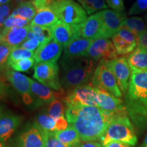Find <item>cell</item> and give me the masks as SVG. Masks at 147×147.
<instances>
[{
  "mask_svg": "<svg viewBox=\"0 0 147 147\" xmlns=\"http://www.w3.org/2000/svg\"><path fill=\"white\" fill-rule=\"evenodd\" d=\"M65 118L78 132L82 141L101 140L116 117L95 106H65Z\"/></svg>",
  "mask_w": 147,
  "mask_h": 147,
  "instance_id": "cell-1",
  "label": "cell"
},
{
  "mask_svg": "<svg viewBox=\"0 0 147 147\" xmlns=\"http://www.w3.org/2000/svg\"><path fill=\"white\" fill-rule=\"evenodd\" d=\"M60 65L61 84L64 89L69 91L91 80L97 66V61L84 57H63Z\"/></svg>",
  "mask_w": 147,
  "mask_h": 147,
  "instance_id": "cell-2",
  "label": "cell"
},
{
  "mask_svg": "<svg viewBox=\"0 0 147 147\" xmlns=\"http://www.w3.org/2000/svg\"><path fill=\"white\" fill-rule=\"evenodd\" d=\"M100 140L103 146L113 141L124 142L132 146H135L138 142L134 127L127 116L114 119Z\"/></svg>",
  "mask_w": 147,
  "mask_h": 147,
  "instance_id": "cell-3",
  "label": "cell"
},
{
  "mask_svg": "<svg viewBox=\"0 0 147 147\" xmlns=\"http://www.w3.org/2000/svg\"><path fill=\"white\" fill-rule=\"evenodd\" d=\"M51 8L57 16L59 21L67 25H80L87 18L84 9L74 0L55 1Z\"/></svg>",
  "mask_w": 147,
  "mask_h": 147,
  "instance_id": "cell-4",
  "label": "cell"
},
{
  "mask_svg": "<svg viewBox=\"0 0 147 147\" xmlns=\"http://www.w3.org/2000/svg\"><path fill=\"white\" fill-rule=\"evenodd\" d=\"M92 86L98 89H104L117 97H122L118 82L115 75L108 68L105 60H101L97 64L91 80Z\"/></svg>",
  "mask_w": 147,
  "mask_h": 147,
  "instance_id": "cell-5",
  "label": "cell"
},
{
  "mask_svg": "<svg viewBox=\"0 0 147 147\" xmlns=\"http://www.w3.org/2000/svg\"><path fill=\"white\" fill-rule=\"evenodd\" d=\"M59 66L57 62L35 64L34 78L40 83L55 91L63 89L59 78Z\"/></svg>",
  "mask_w": 147,
  "mask_h": 147,
  "instance_id": "cell-6",
  "label": "cell"
},
{
  "mask_svg": "<svg viewBox=\"0 0 147 147\" xmlns=\"http://www.w3.org/2000/svg\"><path fill=\"white\" fill-rule=\"evenodd\" d=\"M65 106L97 107L96 88L83 84L70 90L64 98Z\"/></svg>",
  "mask_w": 147,
  "mask_h": 147,
  "instance_id": "cell-7",
  "label": "cell"
},
{
  "mask_svg": "<svg viewBox=\"0 0 147 147\" xmlns=\"http://www.w3.org/2000/svg\"><path fill=\"white\" fill-rule=\"evenodd\" d=\"M96 88V87H95ZM97 107L115 117L127 115V110L123 101L104 89L96 88Z\"/></svg>",
  "mask_w": 147,
  "mask_h": 147,
  "instance_id": "cell-8",
  "label": "cell"
},
{
  "mask_svg": "<svg viewBox=\"0 0 147 147\" xmlns=\"http://www.w3.org/2000/svg\"><path fill=\"white\" fill-rule=\"evenodd\" d=\"M106 64L115 75L121 93H126L128 91L131 75L127 57L121 56L112 60L106 61Z\"/></svg>",
  "mask_w": 147,
  "mask_h": 147,
  "instance_id": "cell-9",
  "label": "cell"
},
{
  "mask_svg": "<svg viewBox=\"0 0 147 147\" xmlns=\"http://www.w3.org/2000/svg\"><path fill=\"white\" fill-rule=\"evenodd\" d=\"M118 56L111 40L106 38H98L93 40L84 57L97 61L101 60H112L118 57Z\"/></svg>",
  "mask_w": 147,
  "mask_h": 147,
  "instance_id": "cell-10",
  "label": "cell"
},
{
  "mask_svg": "<svg viewBox=\"0 0 147 147\" xmlns=\"http://www.w3.org/2000/svg\"><path fill=\"white\" fill-rule=\"evenodd\" d=\"M102 24V38H112L118 32L121 24L127 18L125 12H119L105 9L98 12Z\"/></svg>",
  "mask_w": 147,
  "mask_h": 147,
  "instance_id": "cell-11",
  "label": "cell"
},
{
  "mask_svg": "<svg viewBox=\"0 0 147 147\" xmlns=\"http://www.w3.org/2000/svg\"><path fill=\"white\" fill-rule=\"evenodd\" d=\"M6 77L14 89L21 95L22 100L25 105L32 106L36 103L31 91L29 78L23 74L12 69L7 71Z\"/></svg>",
  "mask_w": 147,
  "mask_h": 147,
  "instance_id": "cell-12",
  "label": "cell"
},
{
  "mask_svg": "<svg viewBox=\"0 0 147 147\" xmlns=\"http://www.w3.org/2000/svg\"><path fill=\"white\" fill-rule=\"evenodd\" d=\"M127 101L142 102L147 99V71H132Z\"/></svg>",
  "mask_w": 147,
  "mask_h": 147,
  "instance_id": "cell-13",
  "label": "cell"
},
{
  "mask_svg": "<svg viewBox=\"0 0 147 147\" xmlns=\"http://www.w3.org/2000/svg\"><path fill=\"white\" fill-rule=\"evenodd\" d=\"M112 40L117 54L121 56L130 54L137 46V36L128 29L122 27L112 37Z\"/></svg>",
  "mask_w": 147,
  "mask_h": 147,
  "instance_id": "cell-14",
  "label": "cell"
},
{
  "mask_svg": "<svg viewBox=\"0 0 147 147\" xmlns=\"http://www.w3.org/2000/svg\"><path fill=\"white\" fill-rule=\"evenodd\" d=\"M31 91L34 95L36 104L39 105L50 104L55 99L65 98L63 89L60 91H53L51 88L47 87L34 80L29 78Z\"/></svg>",
  "mask_w": 147,
  "mask_h": 147,
  "instance_id": "cell-15",
  "label": "cell"
},
{
  "mask_svg": "<svg viewBox=\"0 0 147 147\" xmlns=\"http://www.w3.org/2000/svg\"><path fill=\"white\" fill-rule=\"evenodd\" d=\"M77 36L95 40L102 38V24L98 12L92 14L77 25Z\"/></svg>",
  "mask_w": 147,
  "mask_h": 147,
  "instance_id": "cell-16",
  "label": "cell"
},
{
  "mask_svg": "<svg viewBox=\"0 0 147 147\" xmlns=\"http://www.w3.org/2000/svg\"><path fill=\"white\" fill-rule=\"evenodd\" d=\"M63 47L54 40L38 47L35 51L34 58L36 63L45 62H57L61 55Z\"/></svg>",
  "mask_w": 147,
  "mask_h": 147,
  "instance_id": "cell-17",
  "label": "cell"
},
{
  "mask_svg": "<svg viewBox=\"0 0 147 147\" xmlns=\"http://www.w3.org/2000/svg\"><path fill=\"white\" fill-rule=\"evenodd\" d=\"M45 131L34 123L18 138L16 147H45Z\"/></svg>",
  "mask_w": 147,
  "mask_h": 147,
  "instance_id": "cell-18",
  "label": "cell"
},
{
  "mask_svg": "<svg viewBox=\"0 0 147 147\" xmlns=\"http://www.w3.org/2000/svg\"><path fill=\"white\" fill-rule=\"evenodd\" d=\"M30 29L31 25L22 28L13 27L9 29H1L0 45L7 46L11 49L19 47L26 40L27 35Z\"/></svg>",
  "mask_w": 147,
  "mask_h": 147,
  "instance_id": "cell-19",
  "label": "cell"
},
{
  "mask_svg": "<svg viewBox=\"0 0 147 147\" xmlns=\"http://www.w3.org/2000/svg\"><path fill=\"white\" fill-rule=\"evenodd\" d=\"M53 38L63 48L77 36V25H67L59 21L51 27Z\"/></svg>",
  "mask_w": 147,
  "mask_h": 147,
  "instance_id": "cell-20",
  "label": "cell"
},
{
  "mask_svg": "<svg viewBox=\"0 0 147 147\" xmlns=\"http://www.w3.org/2000/svg\"><path fill=\"white\" fill-rule=\"evenodd\" d=\"M93 40L81 36H76L64 47V57H85Z\"/></svg>",
  "mask_w": 147,
  "mask_h": 147,
  "instance_id": "cell-21",
  "label": "cell"
},
{
  "mask_svg": "<svg viewBox=\"0 0 147 147\" xmlns=\"http://www.w3.org/2000/svg\"><path fill=\"white\" fill-rule=\"evenodd\" d=\"M22 117L11 113L0 115V140L5 142L17 129Z\"/></svg>",
  "mask_w": 147,
  "mask_h": 147,
  "instance_id": "cell-22",
  "label": "cell"
},
{
  "mask_svg": "<svg viewBox=\"0 0 147 147\" xmlns=\"http://www.w3.org/2000/svg\"><path fill=\"white\" fill-rule=\"evenodd\" d=\"M59 21L57 16L51 7L37 10L36 15L31 21V25L51 27Z\"/></svg>",
  "mask_w": 147,
  "mask_h": 147,
  "instance_id": "cell-23",
  "label": "cell"
},
{
  "mask_svg": "<svg viewBox=\"0 0 147 147\" xmlns=\"http://www.w3.org/2000/svg\"><path fill=\"white\" fill-rule=\"evenodd\" d=\"M132 71H147V51L137 48L127 56Z\"/></svg>",
  "mask_w": 147,
  "mask_h": 147,
  "instance_id": "cell-24",
  "label": "cell"
},
{
  "mask_svg": "<svg viewBox=\"0 0 147 147\" xmlns=\"http://www.w3.org/2000/svg\"><path fill=\"white\" fill-rule=\"evenodd\" d=\"M55 137L60 142L70 147L76 146L81 142V138L75 128L69 125L65 129L54 132Z\"/></svg>",
  "mask_w": 147,
  "mask_h": 147,
  "instance_id": "cell-25",
  "label": "cell"
},
{
  "mask_svg": "<svg viewBox=\"0 0 147 147\" xmlns=\"http://www.w3.org/2000/svg\"><path fill=\"white\" fill-rule=\"evenodd\" d=\"M125 28L138 36L147 30L146 24L142 17L132 16L127 18L121 24V28Z\"/></svg>",
  "mask_w": 147,
  "mask_h": 147,
  "instance_id": "cell-26",
  "label": "cell"
},
{
  "mask_svg": "<svg viewBox=\"0 0 147 147\" xmlns=\"http://www.w3.org/2000/svg\"><path fill=\"white\" fill-rule=\"evenodd\" d=\"M36 12L37 10L32 1H27L18 3L14 10L12 12V14L32 21Z\"/></svg>",
  "mask_w": 147,
  "mask_h": 147,
  "instance_id": "cell-27",
  "label": "cell"
},
{
  "mask_svg": "<svg viewBox=\"0 0 147 147\" xmlns=\"http://www.w3.org/2000/svg\"><path fill=\"white\" fill-rule=\"evenodd\" d=\"M35 124L45 132H56V119H53L47 113H41L35 119Z\"/></svg>",
  "mask_w": 147,
  "mask_h": 147,
  "instance_id": "cell-28",
  "label": "cell"
},
{
  "mask_svg": "<svg viewBox=\"0 0 147 147\" xmlns=\"http://www.w3.org/2000/svg\"><path fill=\"white\" fill-rule=\"evenodd\" d=\"M87 14H92L99 10L108 9L106 0H77Z\"/></svg>",
  "mask_w": 147,
  "mask_h": 147,
  "instance_id": "cell-29",
  "label": "cell"
},
{
  "mask_svg": "<svg viewBox=\"0 0 147 147\" xmlns=\"http://www.w3.org/2000/svg\"><path fill=\"white\" fill-rule=\"evenodd\" d=\"M31 30L34 33V39L38 40L41 45L53 39V33L51 27L31 25Z\"/></svg>",
  "mask_w": 147,
  "mask_h": 147,
  "instance_id": "cell-30",
  "label": "cell"
},
{
  "mask_svg": "<svg viewBox=\"0 0 147 147\" xmlns=\"http://www.w3.org/2000/svg\"><path fill=\"white\" fill-rule=\"evenodd\" d=\"M65 108L63 103L59 99H55L48 106L47 114L55 119L65 117Z\"/></svg>",
  "mask_w": 147,
  "mask_h": 147,
  "instance_id": "cell-31",
  "label": "cell"
},
{
  "mask_svg": "<svg viewBox=\"0 0 147 147\" xmlns=\"http://www.w3.org/2000/svg\"><path fill=\"white\" fill-rule=\"evenodd\" d=\"M34 52L25 50V49H22L21 47L12 49L8 61V67L9 64L12 63V62L17 61L24 59L34 58Z\"/></svg>",
  "mask_w": 147,
  "mask_h": 147,
  "instance_id": "cell-32",
  "label": "cell"
},
{
  "mask_svg": "<svg viewBox=\"0 0 147 147\" xmlns=\"http://www.w3.org/2000/svg\"><path fill=\"white\" fill-rule=\"evenodd\" d=\"M35 60L34 58H29V59H24L17 61L12 62L8 65V67H11L12 70L16 71H27L29 70L32 67L35 65Z\"/></svg>",
  "mask_w": 147,
  "mask_h": 147,
  "instance_id": "cell-33",
  "label": "cell"
},
{
  "mask_svg": "<svg viewBox=\"0 0 147 147\" xmlns=\"http://www.w3.org/2000/svg\"><path fill=\"white\" fill-rule=\"evenodd\" d=\"M45 147H70L66 145L55 137L54 132H45Z\"/></svg>",
  "mask_w": 147,
  "mask_h": 147,
  "instance_id": "cell-34",
  "label": "cell"
},
{
  "mask_svg": "<svg viewBox=\"0 0 147 147\" xmlns=\"http://www.w3.org/2000/svg\"><path fill=\"white\" fill-rule=\"evenodd\" d=\"M11 50L10 47L0 45V70H3L8 67V61Z\"/></svg>",
  "mask_w": 147,
  "mask_h": 147,
  "instance_id": "cell-35",
  "label": "cell"
},
{
  "mask_svg": "<svg viewBox=\"0 0 147 147\" xmlns=\"http://www.w3.org/2000/svg\"><path fill=\"white\" fill-rule=\"evenodd\" d=\"M147 10V0H136L129 11V15H134L144 12Z\"/></svg>",
  "mask_w": 147,
  "mask_h": 147,
  "instance_id": "cell-36",
  "label": "cell"
},
{
  "mask_svg": "<svg viewBox=\"0 0 147 147\" xmlns=\"http://www.w3.org/2000/svg\"><path fill=\"white\" fill-rule=\"evenodd\" d=\"M12 9V5L11 3L0 5V29L3 26V23L7 18L10 16L11 11Z\"/></svg>",
  "mask_w": 147,
  "mask_h": 147,
  "instance_id": "cell-37",
  "label": "cell"
},
{
  "mask_svg": "<svg viewBox=\"0 0 147 147\" xmlns=\"http://www.w3.org/2000/svg\"><path fill=\"white\" fill-rule=\"evenodd\" d=\"M41 45H40V42L36 39H32V40H25L22 45L20 46L19 47L22 48V49H25L29 51H32V52H34L37 49H38V47Z\"/></svg>",
  "mask_w": 147,
  "mask_h": 147,
  "instance_id": "cell-38",
  "label": "cell"
},
{
  "mask_svg": "<svg viewBox=\"0 0 147 147\" xmlns=\"http://www.w3.org/2000/svg\"><path fill=\"white\" fill-rule=\"evenodd\" d=\"M108 7L116 12H125V5L123 0H106Z\"/></svg>",
  "mask_w": 147,
  "mask_h": 147,
  "instance_id": "cell-39",
  "label": "cell"
},
{
  "mask_svg": "<svg viewBox=\"0 0 147 147\" xmlns=\"http://www.w3.org/2000/svg\"><path fill=\"white\" fill-rule=\"evenodd\" d=\"M37 10L40 9L51 7L55 2V0H31Z\"/></svg>",
  "mask_w": 147,
  "mask_h": 147,
  "instance_id": "cell-40",
  "label": "cell"
},
{
  "mask_svg": "<svg viewBox=\"0 0 147 147\" xmlns=\"http://www.w3.org/2000/svg\"><path fill=\"white\" fill-rule=\"evenodd\" d=\"M137 48L147 51V30L137 36Z\"/></svg>",
  "mask_w": 147,
  "mask_h": 147,
  "instance_id": "cell-41",
  "label": "cell"
},
{
  "mask_svg": "<svg viewBox=\"0 0 147 147\" xmlns=\"http://www.w3.org/2000/svg\"><path fill=\"white\" fill-rule=\"evenodd\" d=\"M56 131H60L65 129L69 126V123L67 122V119L65 117H61L60 118L56 119Z\"/></svg>",
  "mask_w": 147,
  "mask_h": 147,
  "instance_id": "cell-42",
  "label": "cell"
},
{
  "mask_svg": "<svg viewBox=\"0 0 147 147\" xmlns=\"http://www.w3.org/2000/svg\"><path fill=\"white\" fill-rule=\"evenodd\" d=\"M77 146L78 147H103L102 144L95 141H81Z\"/></svg>",
  "mask_w": 147,
  "mask_h": 147,
  "instance_id": "cell-43",
  "label": "cell"
},
{
  "mask_svg": "<svg viewBox=\"0 0 147 147\" xmlns=\"http://www.w3.org/2000/svg\"><path fill=\"white\" fill-rule=\"evenodd\" d=\"M104 147H132V146L124 142L113 141V142L108 143L107 144L104 146Z\"/></svg>",
  "mask_w": 147,
  "mask_h": 147,
  "instance_id": "cell-44",
  "label": "cell"
},
{
  "mask_svg": "<svg viewBox=\"0 0 147 147\" xmlns=\"http://www.w3.org/2000/svg\"><path fill=\"white\" fill-rule=\"evenodd\" d=\"M12 0H0V5L2 4H8L10 3Z\"/></svg>",
  "mask_w": 147,
  "mask_h": 147,
  "instance_id": "cell-45",
  "label": "cell"
},
{
  "mask_svg": "<svg viewBox=\"0 0 147 147\" xmlns=\"http://www.w3.org/2000/svg\"><path fill=\"white\" fill-rule=\"evenodd\" d=\"M141 147H147V136L145 137V138L144 140V142H143Z\"/></svg>",
  "mask_w": 147,
  "mask_h": 147,
  "instance_id": "cell-46",
  "label": "cell"
},
{
  "mask_svg": "<svg viewBox=\"0 0 147 147\" xmlns=\"http://www.w3.org/2000/svg\"><path fill=\"white\" fill-rule=\"evenodd\" d=\"M14 2L16 3H19L21 2H23V1H31V0H12Z\"/></svg>",
  "mask_w": 147,
  "mask_h": 147,
  "instance_id": "cell-47",
  "label": "cell"
},
{
  "mask_svg": "<svg viewBox=\"0 0 147 147\" xmlns=\"http://www.w3.org/2000/svg\"><path fill=\"white\" fill-rule=\"evenodd\" d=\"M0 147H6V145H5V142L1 141V140H0Z\"/></svg>",
  "mask_w": 147,
  "mask_h": 147,
  "instance_id": "cell-48",
  "label": "cell"
},
{
  "mask_svg": "<svg viewBox=\"0 0 147 147\" xmlns=\"http://www.w3.org/2000/svg\"><path fill=\"white\" fill-rule=\"evenodd\" d=\"M142 102H143V104H144V107H145V108H146V111H147V99H146V100L142 101Z\"/></svg>",
  "mask_w": 147,
  "mask_h": 147,
  "instance_id": "cell-49",
  "label": "cell"
},
{
  "mask_svg": "<svg viewBox=\"0 0 147 147\" xmlns=\"http://www.w3.org/2000/svg\"><path fill=\"white\" fill-rule=\"evenodd\" d=\"M144 21H145V23H146V26H147V14H146L144 16Z\"/></svg>",
  "mask_w": 147,
  "mask_h": 147,
  "instance_id": "cell-50",
  "label": "cell"
},
{
  "mask_svg": "<svg viewBox=\"0 0 147 147\" xmlns=\"http://www.w3.org/2000/svg\"><path fill=\"white\" fill-rule=\"evenodd\" d=\"M55 1H64V0H55Z\"/></svg>",
  "mask_w": 147,
  "mask_h": 147,
  "instance_id": "cell-51",
  "label": "cell"
},
{
  "mask_svg": "<svg viewBox=\"0 0 147 147\" xmlns=\"http://www.w3.org/2000/svg\"><path fill=\"white\" fill-rule=\"evenodd\" d=\"M1 108H0V115H1Z\"/></svg>",
  "mask_w": 147,
  "mask_h": 147,
  "instance_id": "cell-52",
  "label": "cell"
},
{
  "mask_svg": "<svg viewBox=\"0 0 147 147\" xmlns=\"http://www.w3.org/2000/svg\"><path fill=\"white\" fill-rule=\"evenodd\" d=\"M74 147H78V146H74Z\"/></svg>",
  "mask_w": 147,
  "mask_h": 147,
  "instance_id": "cell-53",
  "label": "cell"
}]
</instances>
